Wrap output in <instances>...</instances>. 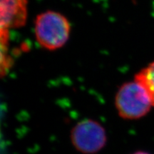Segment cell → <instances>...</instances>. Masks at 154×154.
Wrapping results in <instances>:
<instances>
[{
	"label": "cell",
	"instance_id": "6da1fadb",
	"mask_svg": "<svg viewBox=\"0 0 154 154\" xmlns=\"http://www.w3.org/2000/svg\"><path fill=\"white\" fill-rule=\"evenodd\" d=\"M71 24L65 16L54 11L38 14L34 23V34L44 49L54 51L60 49L69 40Z\"/></svg>",
	"mask_w": 154,
	"mask_h": 154
},
{
	"label": "cell",
	"instance_id": "7a4b0ae2",
	"mask_svg": "<svg viewBox=\"0 0 154 154\" xmlns=\"http://www.w3.org/2000/svg\"><path fill=\"white\" fill-rule=\"evenodd\" d=\"M115 106L122 119L135 120L142 118L151 110V97L142 84L136 80L122 84L115 97Z\"/></svg>",
	"mask_w": 154,
	"mask_h": 154
},
{
	"label": "cell",
	"instance_id": "5b68a950",
	"mask_svg": "<svg viewBox=\"0 0 154 154\" xmlns=\"http://www.w3.org/2000/svg\"><path fill=\"white\" fill-rule=\"evenodd\" d=\"M135 80L143 86L151 97L154 106V61L140 71L135 76Z\"/></svg>",
	"mask_w": 154,
	"mask_h": 154
},
{
	"label": "cell",
	"instance_id": "3957f363",
	"mask_svg": "<svg viewBox=\"0 0 154 154\" xmlns=\"http://www.w3.org/2000/svg\"><path fill=\"white\" fill-rule=\"evenodd\" d=\"M71 141L77 151L83 154H94L104 148L107 136L105 128L98 121L84 119L71 131Z\"/></svg>",
	"mask_w": 154,
	"mask_h": 154
},
{
	"label": "cell",
	"instance_id": "8992f818",
	"mask_svg": "<svg viewBox=\"0 0 154 154\" xmlns=\"http://www.w3.org/2000/svg\"><path fill=\"white\" fill-rule=\"evenodd\" d=\"M132 154H150V153H147V152H145V151H137V152H135V153H132Z\"/></svg>",
	"mask_w": 154,
	"mask_h": 154
},
{
	"label": "cell",
	"instance_id": "277c9868",
	"mask_svg": "<svg viewBox=\"0 0 154 154\" xmlns=\"http://www.w3.org/2000/svg\"><path fill=\"white\" fill-rule=\"evenodd\" d=\"M27 17V0H0V29L9 32L22 27Z\"/></svg>",
	"mask_w": 154,
	"mask_h": 154
}]
</instances>
